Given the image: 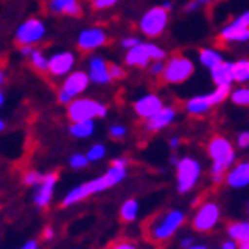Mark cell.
<instances>
[{
    "label": "cell",
    "mask_w": 249,
    "mask_h": 249,
    "mask_svg": "<svg viewBox=\"0 0 249 249\" xmlns=\"http://www.w3.org/2000/svg\"><path fill=\"white\" fill-rule=\"evenodd\" d=\"M126 178V167L123 166H114L110 164V167L102 175V177H96L93 180H88V182L80 183V185L73 187L64 194L61 205L62 207H71V205H77V203L88 199L89 196H94V194H100V192L107 191V189H112V187L120 185Z\"/></svg>",
    "instance_id": "1"
},
{
    "label": "cell",
    "mask_w": 249,
    "mask_h": 249,
    "mask_svg": "<svg viewBox=\"0 0 249 249\" xmlns=\"http://www.w3.org/2000/svg\"><path fill=\"white\" fill-rule=\"evenodd\" d=\"M237 146L226 135H213L207 142V155L210 157V178L215 185L224 182L226 173L237 164Z\"/></svg>",
    "instance_id": "2"
},
{
    "label": "cell",
    "mask_w": 249,
    "mask_h": 249,
    "mask_svg": "<svg viewBox=\"0 0 249 249\" xmlns=\"http://www.w3.org/2000/svg\"><path fill=\"white\" fill-rule=\"evenodd\" d=\"M185 219V212L180 208H171V210L157 213L155 217L146 224V235L151 242H157V244L166 242L182 228Z\"/></svg>",
    "instance_id": "3"
},
{
    "label": "cell",
    "mask_w": 249,
    "mask_h": 249,
    "mask_svg": "<svg viewBox=\"0 0 249 249\" xmlns=\"http://www.w3.org/2000/svg\"><path fill=\"white\" fill-rule=\"evenodd\" d=\"M166 48L159 47L153 41H142L124 53V64L137 70H148L153 61H166Z\"/></svg>",
    "instance_id": "4"
},
{
    "label": "cell",
    "mask_w": 249,
    "mask_h": 249,
    "mask_svg": "<svg viewBox=\"0 0 249 249\" xmlns=\"http://www.w3.org/2000/svg\"><path fill=\"white\" fill-rule=\"evenodd\" d=\"M194 71H196L194 61L183 53H178V55H171L169 59H166V70L160 78L169 86H182L187 80H191Z\"/></svg>",
    "instance_id": "5"
},
{
    "label": "cell",
    "mask_w": 249,
    "mask_h": 249,
    "mask_svg": "<svg viewBox=\"0 0 249 249\" xmlns=\"http://www.w3.org/2000/svg\"><path fill=\"white\" fill-rule=\"evenodd\" d=\"M175 167H177V191L180 194L191 192L197 185L199 178H201V162L197 160L196 157L183 155L180 157V160H178V164Z\"/></svg>",
    "instance_id": "6"
},
{
    "label": "cell",
    "mask_w": 249,
    "mask_h": 249,
    "mask_svg": "<svg viewBox=\"0 0 249 249\" xmlns=\"http://www.w3.org/2000/svg\"><path fill=\"white\" fill-rule=\"evenodd\" d=\"M109 107L94 98H77L68 105V118L71 123L77 121H94L98 118H105Z\"/></svg>",
    "instance_id": "7"
},
{
    "label": "cell",
    "mask_w": 249,
    "mask_h": 249,
    "mask_svg": "<svg viewBox=\"0 0 249 249\" xmlns=\"http://www.w3.org/2000/svg\"><path fill=\"white\" fill-rule=\"evenodd\" d=\"M167 25H169V13H167L162 5H155L142 13V16L139 18V31L142 36H146L148 39H155V37L162 36L166 32Z\"/></svg>",
    "instance_id": "8"
},
{
    "label": "cell",
    "mask_w": 249,
    "mask_h": 249,
    "mask_svg": "<svg viewBox=\"0 0 249 249\" xmlns=\"http://www.w3.org/2000/svg\"><path fill=\"white\" fill-rule=\"evenodd\" d=\"M89 84H91V80H89L86 70H84V71L82 70L71 71L68 77H64V82H62L61 89H59V93H57L59 102L64 105H70L73 100H77L78 96H82V94L88 91Z\"/></svg>",
    "instance_id": "9"
},
{
    "label": "cell",
    "mask_w": 249,
    "mask_h": 249,
    "mask_svg": "<svg viewBox=\"0 0 249 249\" xmlns=\"http://www.w3.org/2000/svg\"><path fill=\"white\" fill-rule=\"evenodd\" d=\"M219 221H221V207L215 201H203L192 215L191 224L199 233H208L217 226Z\"/></svg>",
    "instance_id": "10"
},
{
    "label": "cell",
    "mask_w": 249,
    "mask_h": 249,
    "mask_svg": "<svg viewBox=\"0 0 249 249\" xmlns=\"http://www.w3.org/2000/svg\"><path fill=\"white\" fill-rule=\"evenodd\" d=\"M219 37L224 43H248L249 41V9L242 11L240 15L223 25L219 31Z\"/></svg>",
    "instance_id": "11"
},
{
    "label": "cell",
    "mask_w": 249,
    "mask_h": 249,
    "mask_svg": "<svg viewBox=\"0 0 249 249\" xmlns=\"http://www.w3.org/2000/svg\"><path fill=\"white\" fill-rule=\"evenodd\" d=\"M47 36V25L39 18H29L16 29V41L20 47H34Z\"/></svg>",
    "instance_id": "12"
},
{
    "label": "cell",
    "mask_w": 249,
    "mask_h": 249,
    "mask_svg": "<svg viewBox=\"0 0 249 249\" xmlns=\"http://www.w3.org/2000/svg\"><path fill=\"white\" fill-rule=\"evenodd\" d=\"M110 62L105 61V57L94 53V55H89L88 62H86V73H88L91 84H96V86H107V84L112 82L109 73Z\"/></svg>",
    "instance_id": "13"
},
{
    "label": "cell",
    "mask_w": 249,
    "mask_h": 249,
    "mask_svg": "<svg viewBox=\"0 0 249 249\" xmlns=\"http://www.w3.org/2000/svg\"><path fill=\"white\" fill-rule=\"evenodd\" d=\"M75 62L77 57L70 50H61L48 57V70L47 71L52 77H68L71 71H75Z\"/></svg>",
    "instance_id": "14"
},
{
    "label": "cell",
    "mask_w": 249,
    "mask_h": 249,
    "mask_svg": "<svg viewBox=\"0 0 249 249\" xmlns=\"http://www.w3.org/2000/svg\"><path fill=\"white\" fill-rule=\"evenodd\" d=\"M164 100L160 94L157 93H144L134 102V112L141 120H150L151 116H155L159 110L164 109Z\"/></svg>",
    "instance_id": "15"
},
{
    "label": "cell",
    "mask_w": 249,
    "mask_h": 249,
    "mask_svg": "<svg viewBox=\"0 0 249 249\" xmlns=\"http://www.w3.org/2000/svg\"><path fill=\"white\" fill-rule=\"evenodd\" d=\"M107 43V32L102 27H89L80 31L77 37V45L82 52H94Z\"/></svg>",
    "instance_id": "16"
},
{
    "label": "cell",
    "mask_w": 249,
    "mask_h": 249,
    "mask_svg": "<svg viewBox=\"0 0 249 249\" xmlns=\"http://www.w3.org/2000/svg\"><path fill=\"white\" fill-rule=\"evenodd\" d=\"M57 185V173H47L43 177V182L36 187L32 194V201L39 208H47L53 199V191Z\"/></svg>",
    "instance_id": "17"
},
{
    "label": "cell",
    "mask_w": 249,
    "mask_h": 249,
    "mask_svg": "<svg viewBox=\"0 0 249 249\" xmlns=\"http://www.w3.org/2000/svg\"><path fill=\"white\" fill-rule=\"evenodd\" d=\"M178 118V110L177 107L173 105H164V109L159 110L155 116H151L150 120L144 121V130L146 132H151V134H157V132H162L166 130L167 126H171Z\"/></svg>",
    "instance_id": "18"
},
{
    "label": "cell",
    "mask_w": 249,
    "mask_h": 249,
    "mask_svg": "<svg viewBox=\"0 0 249 249\" xmlns=\"http://www.w3.org/2000/svg\"><path fill=\"white\" fill-rule=\"evenodd\" d=\"M212 98H210V93H203V94H194L191 98H187L183 102V112L191 118H205V116L213 109Z\"/></svg>",
    "instance_id": "19"
},
{
    "label": "cell",
    "mask_w": 249,
    "mask_h": 249,
    "mask_svg": "<svg viewBox=\"0 0 249 249\" xmlns=\"http://www.w3.org/2000/svg\"><path fill=\"white\" fill-rule=\"evenodd\" d=\"M224 183L231 189H246L249 187V160L237 162L224 178Z\"/></svg>",
    "instance_id": "20"
},
{
    "label": "cell",
    "mask_w": 249,
    "mask_h": 249,
    "mask_svg": "<svg viewBox=\"0 0 249 249\" xmlns=\"http://www.w3.org/2000/svg\"><path fill=\"white\" fill-rule=\"evenodd\" d=\"M208 73L213 88H233V62L224 61Z\"/></svg>",
    "instance_id": "21"
},
{
    "label": "cell",
    "mask_w": 249,
    "mask_h": 249,
    "mask_svg": "<svg viewBox=\"0 0 249 249\" xmlns=\"http://www.w3.org/2000/svg\"><path fill=\"white\" fill-rule=\"evenodd\" d=\"M48 11L53 15L78 16L82 13V5L78 0H48Z\"/></svg>",
    "instance_id": "22"
},
{
    "label": "cell",
    "mask_w": 249,
    "mask_h": 249,
    "mask_svg": "<svg viewBox=\"0 0 249 249\" xmlns=\"http://www.w3.org/2000/svg\"><path fill=\"white\" fill-rule=\"evenodd\" d=\"M226 59H224L223 52L221 50H217V48H212V47H205L201 48L199 52H197V62L201 64L205 70H208V71H212L213 68L219 66L221 62H224Z\"/></svg>",
    "instance_id": "23"
},
{
    "label": "cell",
    "mask_w": 249,
    "mask_h": 249,
    "mask_svg": "<svg viewBox=\"0 0 249 249\" xmlns=\"http://www.w3.org/2000/svg\"><path fill=\"white\" fill-rule=\"evenodd\" d=\"M226 233L231 240H235L239 246L249 248V221H235L230 223L226 228Z\"/></svg>",
    "instance_id": "24"
},
{
    "label": "cell",
    "mask_w": 249,
    "mask_h": 249,
    "mask_svg": "<svg viewBox=\"0 0 249 249\" xmlns=\"http://www.w3.org/2000/svg\"><path fill=\"white\" fill-rule=\"evenodd\" d=\"M96 124L94 121H77L70 124V135L75 139H89L94 134Z\"/></svg>",
    "instance_id": "25"
},
{
    "label": "cell",
    "mask_w": 249,
    "mask_h": 249,
    "mask_svg": "<svg viewBox=\"0 0 249 249\" xmlns=\"http://www.w3.org/2000/svg\"><path fill=\"white\" fill-rule=\"evenodd\" d=\"M233 82L239 86L249 84V59L233 61Z\"/></svg>",
    "instance_id": "26"
},
{
    "label": "cell",
    "mask_w": 249,
    "mask_h": 249,
    "mask_svg": "<svg viewBox=\"0 0 249 249\" xmlns=\"http://www.w3.org/2000/svg\"><path fill=\"white\" fill-rule=\"evenodd\" d=\"M120 215L124 223H134L139 217V201L137 199H126L120 208Z\"/></svg>",
    "instance_id": "27"
},
{
    "label": "cell",
    "mask_w": 249,
    "mask_h": 249,
    "mask_svg": "<svg viewBox=\"0 0 249 249\" xmlns=\"http://www.w3.org/2000/svg\"><path fill=\"white\" fill-rule=\"evenodd\" d=\"M230 102L237 107H249V86H237L231 89Z\"/></svg>",
    "instance_id": "28"
},
{
    "label": "cell",
    "mask_w": 249,
    "mask_h": 249,
    "mask_svg": "<svg viewBox=\"0 0 249 249\" xmlns=\"http://www.w3.org/2000/svg\"><path fill=\"white\" fill-rule=\"evenodd\" d=\"M29 59H31L32 66L36 68V70H39V71H47L48 70V57L39 50V48H34L32 53L29 55Z\"/></svg>",
    "instance_id": "29"
},
{
    "label": "cell",
    "mask_w": 249,
    "mask_h": 249,
    "mask_svg": "<svg viewBox=\"0 0 249 249\" xmlns=\"http://www.w3.org/2000/svg\"><path fill=\"white\" fill-rule=\"evenodd\" d=\"M105 155H107V148H105V144H102V142H94V144L89 146L88 151H86V157H88L89 162H100Z\"/></svg>",
    "instance_id": "30"
},
{
    "label": "cell",
    "mask_w": 249,
    "mask_h": 249,
    "mask_svg": "<svg viewBox=\"0 0 249 249\" xmlns=\"http://www.w3.org/2000/svg\"><path fill=\"white\" fill-rule=\"evenodd\" d=\"M231 89H233V88H213L212 91H208V93H210V98H212V102H213V105L217 107V105L224 104L226 100H230Z\"/></svg>",
    "instance_id": "31"
},
{
    "label": "cell",
    "mask_w": 249,
    "mask_h": 249,
    "mask_svg": "<svg viewBox=\"0 0 249 249\" xmlns=\"http://www.w3.org/2000/svg\"><path fill=\"white\" fill-rule=\"evenodd\" d=\"M68 164H70V167H71V169H77V171H78V169H86L91 162L88 160L86 153H73V155L70 157Z\"/></svg>",
    "instance_id": "32"
},
{
    "label": "cell",
    "mask_w": 249,
    "mask_h": 249,
    "mask_svg": "<svg viewBox=\"0 0 249 249\" xmlns=\"http://www.w3.org/2000/svg\"><path fill=\"white\" fill-rule=\"evenodd\" d=\"M43 177H45L43 173L36 171V169H31V171H27L25 175H23V185L34 187V189H36V187L43 182Z\"/></svg>",
    "instance_id": "33"
},
{
    "label": "cell",
    "mask_w": 249,
    "mask_h": 249,
    "mask_svg": "<svg viewBox=\"0 0 249 249\" xmlns=\"http://www.w3.org/2000/svg\"><path fill=\"white\" fill-rule=\"evenodd\" d=\"M212 2H215V0H189L185 4V13H197V11H201L203 7H207V5H210Z\"/></svg>",
    "instance_id": "34"
},
{
    "label": "cell",
    "mask_w": 249,
    "mask_h": 249,
    "mask_svg": "<svg viewBox=\"0 0 249 249\" xmlns=\"http://www.w3.org/2000/svg\"><path fill=\"white\" fill-rule=\"evenodd\" d=\"M126 134H128V128L121 123H114L109 126V135L112 137V139L120 141V139H123V137H126Z\"/></svg>",
    "instance_id": "35"
},
{
    "label": "cell",
    "mask_w": 249,
    "mask_h": 249,
    "mask_svg": "<svg viewBox=\"0 0 249 249\" xmlns=\"http://www.w3.org/2000/svg\"><path fill=\"white\" fill-rule=\"evenodd\" d=\"M235 146L239 150H249V130H242L235 137Z\"/></svg>",
    "instance_id": "36"
},
{
    "label": "cell",
    "mask_w": 249,
    "mask_h": 249,
    "mask_svg": "<svg viewBox=\"0 0 249 249\" xmlns=\"http://www.w3.org/2000/svg\"><path fill=\"white\" fill-rule=\"evenodd\" d=\"M164 70H166V61H153L148 66V73L151 77H162Z\"/></svg>",
    "instance_id": "37"
},
{
    "label": "cell",
    "mask_w": 249,
    "mask_h": 249,
    "mask_svg": "<svg viewBox=\"0 0 249 249\" xmlns=\"http://www.w3.org/2000/svg\"><path fill=\"white\" fill-rule=\"evenodd\" d=\"M139 43H142V41H141V37H137V36H124L123 39L120 41V45H121V48H123L124 52H128V50H132L134 47H137Z\"/></svg>",
    "instance_id": "38"
},
{
    "label": "cell",
    "mask_w": 249,
    "mask_h": 249,
    "mask_svg": "<svg viewBox=\"0 0 249 249\" xmlns=\"http://www.w3.org/2000/svg\"><path fill=\"white\" fill-rule=\"evenodd\" d=\"M109 73H110V78H112V82L114 80H121V78L124 77V73H126V70H124L121 64H116V62H110L109 66Z\"/></svg>",
    "instance_id": "39"
},
{
    "label": "cell",
    "mask_w": 249,
    "mask_h": 249,
    "mask_svg": "<svg viewBox=\"0 0 249 249\" xmlns=\"http://www.w3.org/2000/svg\"><path fill=\"white\" fill-rule=\"evenodd\" d=\"M120 0H93V7L96 11H104V9H110L114 7Z\"/></svg>",
    "instance_id": "40"
},
{
    "label": "cell",
    "mask_w": 249,
    "mask_h": 249,
    "mask_svg": "<svg viewBox=\"0 0 249 249\" xmlns=\"http://www.w3.org/2000/svg\"><path fill=\"white\" fill-rule=\"evenodd\" d=\"M110 249H139L135 244H132V242H126V240H121V242H116V244H112V248Z\"/></svg>",
    "instance_id": "41"
},
{
    "label": "cell",
    "mask_w": 249,
    "mask_h": 249,
    "mask_svg": "<svg viewBox=\"0 0 249 249\" xmlns=\"http://www.w3.org/2000/svg\"><path fill=\"white\" fill-rule=\"evenodd\" d=\"M180 146H182V139H180L178 135H173V137H169V148H171L173 151H177Z\"/></svg>",
    "instance_id": "42"
},
{
    "label": "cell",
    "mask_w": 249,
    "mask_h": 249,
    "mask_svg": "<svg viewBox=\"0 0 249 249\" xmlns=\"http://www.w3.org/2000/svg\"><path fill=\"white\" fill-rule=\"evenodd\" d=\"M53 237H55V231H53L52 226H47V228L43 230V239L47 240V242H50V240H53Z\"/></svg>",
    "instance_id": "43"
},
{
    "label": "cell",
    "mask_w": 249,
    "mask_h": 249,
    "mask_svg": "<svg viewBox=\"0 0 249 249\" xmlns=\"http://www.w3.org/2000/svg\"><path fill=\"white\" fill-rule=\"evenodd\" d=\"M191 246H194V239H192L191 235H187V237H183L182 240H180V248L183 249H189Z\"/></svg>",
    "instance_id": "44"
},
{
    "label": "cell",
    "mask_w": 249,
    "mask_h": 249,
    "mask_svg": "<svg viewBox=\"0 0 249 249\" xmlns=\"http://www.w3.org/2000/svg\"><path fill=\"white\" fill-rule=\"evenodd\" d=\"M20 249H39V244H37V240H27L21 244Z\"/></svg>",
    "instance_id": "45"
},
{
    "label": "cell",
    "mask_w": 249,
    "mask_h": 249,
    "mask_svg": "<svg viewBox=\"0 0 249 249\" xmlns=\"http://www.w3.org/2000/svg\"><path fill=\"white\" fill-rule=\"evenodd\" d=\"M239 248H240V246L237 244L235 240L230 239V240H226V242H223V246H221L219 249H239Z\"/></svg>",
    "instance_id": "46"
},
{
    "label": "cell",
    "mask_w": 249,
    "mask_h": 249,
    "mask_svg": "<svg viewBox=\"0 0 249 249\" xmlns=\"http://www.w3.org/2000/svg\"><path fill=\"white\" fill-rule=\"evenodd\" d=\"M32 50H34V47H20V53L23 57H29L32 53Z\"/></svg>",
    "instance_id": "47"
},
{
    "label": "cell",
    "mask_w": 249,
    "mask_h": 249,
    "mask_svg": "<svg viewBox=\"0 0 249 249\" xmlns=\"http://www.w3.org/2000/svg\"><path fill=\"white\" fill-rule=\"evenodd\" d=\"M160 5L167 11V13H171V9H173V2H171V0H166V2H162Z\"/></svg>",
    "instance_id": "48"
},
{
    "label": "cell",
    "mask_w": 249,
    "mask_h": 249,
    "mask_svg": "<svg viewBox=\"0 0 249 249\" xmlns=\"http://www.w3.org/2000/svg\"><path fill=\"white\" fill-rule=\"evenodd\" d=\"M178 160H180V157H178L177 153H173V155H171V159H169V162H171L173 166H177V164H178Z\"/></svg>",
    "instance_id": "49"
},
{
    "label": "cell",
    "mask_w": 249,
    "mask_h": 249,
    "mask_svg": "<svg viewBox=\"0 0 249 249\" xmlns=\"http://www.w3.org/2000/svg\"><path fill=\"white\" fill-rule=\"evenodd\" d=\"M189 249H210L208 246H205V244H194V246H191Z\"/></svg>",
    "instance_id": "50"
},
{
    "label": "cell",
    "mask_w": 249,
    "mask_h": 249,
    "mask_svg": "<svg viewBox=\"0 0 249 249\" xmlns=\"http://www.w3.org/2000/svg\"><path fill=\"white\" fill-rule=\"evenodd\" d=\"M4 102H5V98H4V93H2V89H0V107L4 105Z\"/></svg>",
    "instance_id": "51"
},
{
    "label": "cell",
    "mask_w": 249,
    "mask_h": 249,
    "mask_svg": "<svg viewBox=\"0 0 249 249\" xmlns=\"http://www.w3.org/2000/svg\"><path fill=\"white\" fill-rule=\"evenodd\" d=\"M4 80H5V73L0 70V84H4Z\"/></svg>",
    "instance_id": "52"
},
{
    "label": "cell",
    "mask_w": 249,
    "mask_h": 249,
    "mask_svg": "<svg viewBox=\"0 0 249 249\" xmlns=\"http://www.w3.org/2000/svg\"><path fill=\"white\" fill-rule=\"evenodd\" d=\"M5 128V123H4V120H0V132Z\"/></svg>",
    "instance_id": "53"
},
{
    "label": "cell",
    "mask_w": 249,
    "mask_h": 249,
    "mask_svg": "<svg viewBox=\"0 0 249 249\" xmlns=\"http://www.w3.org/2000/svg\"><path fill=\"white\" fill-rule=\"evenodd\" d=\"M239 249H249V248H248V246H240Z\"/></svg>",
    "instance_id": "54"
},
{
    "label": "cell",
    "mask_w": 249,
    "mask_h": 249,
    "mask_svg": "<svg viewBox=\"0 0 249 249\" xmlns=\"http://www.w3.org/2000/svg\"><path fill=\"white\" fill-rule=\"evenodd\" d=\"M248 212H249V205H248Z\"/></svg>",
    "instance_id": "55"
}]
</instances>
